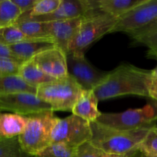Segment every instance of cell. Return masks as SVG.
I'll use <instances>...</instances> for the list:
<instances>
[{
	"label": "cell",
	"instance_id": "obj_1",
	"mask_svg": "<svg viewBox=\"0 0 157 157\" xmlns=\"http://www.w3.org/2000/svg\"><path fill=\"white\" fill-rule=\"evenodd\" d=\"M151 71L123 64L109 72L103 82L94 89L99 101L112 99L125 95L149 98L148 83Z\"/></svg>",
	"mask_w": 157,
	"mask_h": 157
},
{
	"label": "cell",
	"instance_id": "obj_2",
	"mask_svg": "<svg viewBox=\"0 0 157 157\" xmlns=\"http://www.w3.org/2000/svg\"><path fill=\"white\" fill-rule=\"evenodd\" d=\"M91 143L106 154L124 155L135 151L151 127L135 130H121L100 124L90 123ZM153 127V126H152Z\"/></svg>",
	"mask_w": 157,
	"mask_h": 157
},
{
	"label": "cell",
	"instance_id": "obj_3",
	"mask_svg": "<svg viewBox=\"0 0 157 157\" xmlns=\"http://www.w3.org/2000/svg\"><path fill=\"white\" fill-rule=\"evenodd\" d=\"M26 127L18 136L22 149L31 156H37L52 144V129L58 119L53 111L26 116Z\"/></svg>",
	"mask_w": 157,
	"mask_h": 157
},
{
	"label": "cell",
	"instance_id": "obj_4",
	"mask_svg": "<svg viewBox=\"0 0 157 157\" xmlns=\"http://www.w3.org/2000/svg\"><path fill=\"white\" fill-rule=\"evenodd\" d=\"M81 86L69 75L40 85L35 94L49 104L52 111H71L83 94Z\"/></svg>",
	"mask_w": 157,
	"mask_h": 157
},
{
	"label": "cell",
	"instance_id": "obj_5",
	"mask_svg": "<svg viewBox=\"0 0 157 157\" xmlns=\"http://www.w3.org/2000/svg\"><path fill=\"white\" fill-rule=\"evenodd\" d=\"M119 18L95 12L83 18L78 32L68 48V52H83L92 43L110 32Z\"/></svg>",
	"mask_w": 157,
	"mask_h": 157
},
{
	"label": "cell",
	"instance_id": "obj_6",
	"mask_svg": "<svg viewBox=\"0 0 157 157\" xmlns=\"http://www.w3.org/2000/svg\"><path fill=\"white\" fill-rule=\"evenodd\" d=\"M156 121L157 106L149 104L121 113H102L95 122L117 130H135L152 127Z\"/></svg>",
	"mask_w": 157,
	"mask_h": 157
},
{
	"label": "cell",
	"instance_id": "obj_7",
	"mask_svg": "<svg viewBox=\"0 0 157 157\" xmlns=\"http://www.w3.org/2000/svg\"><path fill=\"white\" fill-rule=\"evenodd\" d=\"M91 139L90 123L73 114L63 119L58 118L52 129V144H64L76 148Z\"/></svg>",
	"mask_w": 157,
	"mask_h": 157
},
{
	"label": "cell",
	"instance_id": "obj_8",
	"mask_svg": "<svg viewBox=\"0 0 157 157\" xmlns=\"http://www.w3.org/2000/svg\"><path fill=\"white\" fill-rule=\"evenodd\" d=\"M68 74L84 90H93L106 78L109 72L102 71L92 66L83 52L66 53Z\"/></svg>",
	"mask_w": 157,
	"mask_h": 157
},
{
	"label": "cell",
	"instance_id": "obj_9",
	"mask_svg": "<svg viewBox=\"0 0 157 157\" xmlns=\"http://www.w3.org/2000/svg\"><path fill=\"white\" fill-rule=\"evenodd\" d=\"M0 110L26 117L49 110L52 111L51 106L35 94L25 91L0 95Z\"/></svg>",
	"mask_w": 157,
	"mask_h": 157
},
{
	"label": "cell",
	"instance_id": "obj_10",
	"mask_svg": "<svg viewBox=\"0 0 157 157\" xmlns=\"http://www.w3.org/2000/svg\"><path fill=\"white\" fill-rule=\"evenodd\" d=\"M157 18V0H144L119 18L109 33L135 32Z\"/></svg>",
	"mask_w": 157,
	"mask_h": 157
},
{
	"label": "cell",
	"instance_id": "obj_11",
	"mask_svg": "<svg viewBox=\"0 0 157 157\" xmlns=\"http://www.w3.org/2000/svg\"><path fill=\"white\" fill-rule=\"evenodd\" d=\"M98 11L96 0H62L58 9L52 13L43 16L27 18L22 21H45V22L62 21V20L82 18Z\"/></svg>",
	"mask_w": 157,
	"mask_h": 157
},
{
	"label": "cell",
	"instance_id": "obj_12",
	"mask_svg": "<svg viewBox=\"0 0 157 157\" xmlns=\"http://www.w3.org/2000/svg\"><path fill=\"white\" fill-rule=\"evenodd\" d=\"M32 60L45 74L54 79L69 76L66 53L57 46L38 54Z\"/></svg>",
	"mask_w": 157,
	"mask_h": 157
},
{
	"label": "cell",
	"instance_id": "obj_13",
	"mask_svg": "<svg viewBox=\"0 0 157 157\" xmlns=\"http://www.w3.org/2000/svg\"><path fill=\"white\" fill-rule=\"evenodd\" d=\"M83 18L84 17L49 21L50 35L52 40L55 41L57 47L62 49L66 53H67L69 44L78 32Z\"/></svg>",
	"mask_w": 157,
	"mask_h": 157
},
{
	"label": "cell",
	"instance_id": "obj_14",
	"mask_svg": "<svg viewBox=\"0 0 157 157\" xmlns=\"http://www.w3.org/2000/svg\"><path fill=\"white\" fill-rule=\"evenodd\" d=\"M56 46L52 39H28L9 46L11 52L22 63L33 58L44 51Z\"/></svg>",
	"mask_w": 157,
	"mask_h": 157
},
{
	"label": "cell",
	"instance_id": "obj_15",
	"mask_svg": "<svg viewBox=\"0 0 157 157\" xmlns=\"http://www.w3.org/2000/svg\"><path fill=\"white\" fill-rule=\"evenodd\" d=\"M98 102L99 100L93 90H83L71 111L73 115L88 122H95L102 113L99 110Z\"/></svg>",
	"mask_w": 157,
	"mask_h": 157
},
{
	"label": "cell",
	"instance_id": "obj_16",
	"mask_svg": "<svg viewBox=\"0 0 157 157\" xmlns=\"http://www.w3.org/2000/svg\"><path fill=\"white\" fill-rule=\"evenodd\" d=\"M26 116L16 113H2L0 116V138L11 139L23 133L26 127Z\"/></svg>",
	"mask_w": 157,
	"mask_h": 157
},
{
	"label": "cell",
	"instance_id": "obj_17",
	"mask_svg": "<svg viewBox=\"0 0 157 157\" xmlns=\"http://www.w3.org/2000/svg\"><path fill=\"white\" fill-rule=\"evenodd\" d=\"M18 75L28 85L35 88L56 80L45 74L36 65L32 58L20 65Z\"/></svg>",
	"mask_w": 157,
	"mask_h": 157
},
{
	"label": "cell",
	"instance_id": "obj_18",
	"mask_svg": "<svg viewBox=\"0 0 157 157\" xmlns=\"http://www.w3.org/2000/svg\"><path fill=\"white\" fill-rule=\"evenodd\" d=\"M144 0H96L97 9L103 13L120 18Z\"/></svg>",
	"mask_w": 157,
	"mask_h": 157
},
{
	"label": "cell",
	"instance_id": "obj_19",
	"mask_svg": "<svg viewBox=\"0 0 157 157\" xmlns=\"http://www.w3.org/2000/svg\"><path fill=\"white\" fill-rule=\"evenodd\" d=\"M15 26L20 29L28 39H52L49 22L35 21H17Z\"/></svg>",
	"mask_w": 157,
	"mask_h": 157
},
{
	"label": "cell",
	"instance_id": "obj_20",
	"mask_svg": "<svg viewBox=\"0 0 157 157\" xmlns=\"http://www.w3.org/2000/svg\"><path fill=\"white\" fill-rule=\"evenodd\" d=\"M22 91L36 94V88L28 85L18 75L0 77V95Z\"/></svg>",
	"mask_w": 157,
	"mask_h": 157
},
{
	"label": "cell",
	"instance_id": "obj_21",
	"mask_svg": "<svg viewBox=\"0 0 157 157\" xmlns=\"http://www.w3.org/2000/svg\"><path fill=\"white\" fill-rule=\"evenodd\" d=\"M61 2L62 0H38L32 10L28 13L22 14L16 21L49 15L58 9Z\"/></svg>",
	"mask_w": 157,
	"mask_h": 157
},
{
	"label": "cell",
	"instance_id": "obj_22",
	"mask_svg": "<svg viewBox=\"0 0 157 157\" xmlns=\"http://www.w3.org/2000/svg\"><path fill=\"white\" fill-rule=\"evenodd\" d=\"M21 15L12 0H0V28L14 25Z\"/></svg>",
	"mask_w": 157,
	"mask_h": 157
},
{
	"label": "cell",
	"instance_id": "obj_23",
	"mask_svg": "<svg viewBox=\"0 0 157 157\" xmlns=\"http://www.w3.org/2000/svg\"><path fill=\"white\" fill-rule=\"evenodd\" d=\"M0 157H35L28 154L22 149L18 136L4 139L0 138Z\"/></svg>",
	"mask_w": 157,
	"mask_h": 157
},
{
	"label": "cell",
	"instance_id": "obj_24",
	"mask_svg": "<svg viewBox=\"0 0 157 157\" xmlns=\"http://www.w3.org/2000/svg\"><path fill=\"white\" fill-rule=\"evenodd\" d=\"M28 40L26 35L15 25L0 28V44L9 47Z\"/></svg>",
	"mask_w": 157,
	"mask_h": 157
},
{
	"label": "cell",
	"instance_id": "obj_25",
	"mask_svg": "<svg viewBox=\"0 0 157 157\" xmlns=\"http://www.w3.org/2000/svg\"><path fill=\"white\" fill-rule=\"evenodd\" d=\"M75 149L64 144H52L35 157H71Z\"/></svg>",
	"mask_w": 157,
	"mask_h": 157
},
{
	"label": "cell",
	"instance_id": "obj_26",
	"mask_svg": "<svg viewBox=\"0 0 157 157\" xmlns=\"http://www.w3.org/2000/svg\"><path fill=\"white\" fill-rule=\"evenodd\" d=\"M138 150L148 153L157 156V126L154 125L148 131L143 140L140 144Z\"/></svg>",
	"mask_w": 157,
	"mask_h": 157
},
{
	"label": "cell",
	"instance_id": "obj_27",
	"mask_svg": "<svg viewBox=\"0 0 157 157\" xmlns=\"http://www.w3.org/2000/svg\"><path fill=\"white\" fill-rule=\"evenodd\" d=\"M106 153L95 146L87 141L75 149L71 157H105Z\"/></svg>",
	"mask_w": 157,
	"mask_h": 157
},
{
	"label": "cell",
	"instance_id": "obj_28",
	"mask_svg": "<svg viewBox=\"0 0 157 157\" xmlns=\"http://www.w3.org/2000/svg\"><path fill=\"white\" fill-rule=\"evenodd\" d=\"M21 64L15 61L0 58V77L18 75Z\"/></svg>",
	"mask_w": 157,
	"mask_h": 157
},
{
	"label": "cell",
	"instance_id": "obj_29",
	"mask_svg": "<svg viewBox=\"0 0 157 157\" xmlns=\"http://www.w3.org/2000/svg\"><path fill=\"white\" fill-rule=\"evenodd\" d=\"M156 31H157V18H155L153 21H151V22L149 23L148 25H146V26L138 29V30L135 31V32H130V33H129L128 35H129L134 41V40L138 39V38H141V37L145 36V35H149V34L152 33V32H156Z\"/></svg>",
	"mask_w": 157,
	"mask_h": 157
},
{
	"label": "cell",
	"instance_id": "obj_30",
	"mask_svg": "<svg viewBox=\"0 0 157 157\" xmlns=\"http://www.w3.org/2000/svg\"><path fill=\"white\" fill-rule=\"evenodd\" d=\"M133 43L146 46L150 51L157 50V31L134 40Z\"/></svg>",
	"mask_w": 157,
	"mask_h": 157
},
{
	"label": "cell",
	"instance_id": "obj_31",
	"mask_svg": "<svg viewBox=\"0 0 157 157\" xmlns=\"http://www.w3.org/2000/svg\"><path fill=\"white\" fill-rule=\"evenodd\" d=\"M12 1L19 9L21 13L25 14L32 10L38 0H12Z\"/></svg>",
	"mask_w": 157,
	"mask_h": 157
},
{
	"label": "cell",
	"instance_id": "obj_32",
	"mask_svg": "<svg viewBox=\"0 0 157 157\" xmlns=\"http://www.w3.org/2000/svg\"><path fill=\"white\" fill-rule=\"evenodd\" d=\"M0 58H6V59H10L12 61H15L16 62L19 63L20 64H22V61H20L15 55H13L12 52H11L9 47L3 44H0Z\"/></svg>",
	"mask_w": 157,
	"mask_h": 157
},
{
	"label": "cell",
	"instance_id": "obj_33",
	"mask_svg": "<svg viewBox=\"0 0 157 157\" xmlns=\"http://www.w3.org/2000/svg\"><path fill=\"white\" fill-rule=\"evenodd\" d=\"M148 92L149 98L155 100L157 102V79L151 77L148 83Z\"/></svg>",
	"mask_w": 157,
	"mask_h": 157
},
{
	"label": "cell",
	"instance_id": "obj_34",
	"mask_svg": "<svg viewBox=\"0 0 157 157\" xmlns=\"http://www.w3.org/2000/svg\"><path fill=\"white\" fill-rule=\"evenodd\" d=\"M131 157H157V156H153V155L148 154V153H144V152L141 151V150H138L133 151Z\"/></svg>",
	"mask_w": 157,
	"mask_h": 157
},
{
	"label": "cell",
	"instance_id": "obj_35",
	"mask_svg": "<svg viewBox=\"0 0 157 157\" xmlns=\"http://www.w3.org/2000/svg\"><path fill=\"white\" fill-rule=\"evenodd\" d=\"M132 153H127V154H124V155H119V154H106L105 157H131L132 156Z\"/></svg>",
	"mask_w": 157,
	"mask_h": 157
},
{
	"label": "cell",
	"instance_id": "obj_36",
	"mask_svg": "<svg viewBox=\"0 0 157 157\" xmlns=\"http://www.w3.org/2000/svg\"><path fill=\"white\" fill-rule=\"evenodd\" d=\"M147 55L149 58L157 59V50H155V51L149 50V52H148L147 53Z\"/></svg>",
	"mask_w": 157,
	"mask_h": 157
},
{
	"label": "cell",
	"instance_id": "obj_37",
	"mask_svg": "<svg viewBox=\"0 0 157 157\" xmlns=\"http://www.w3.org/2000/svg\"><path fill=\"white\" fill-rule=\"evenodd\" d=\"M151 77L157 79V66L154 69L151 70Z\"/></svg>",
	"mask_w": 157,
	"mask_h": 157
},
{
	"label": "cell",
	"instance_id": "obj_38",
	"mask_svg": "<svg viewBox=\"0 0 157 157\" xmlns=\"http://www.w3.org/2000/svg\"><path fill=\"white\" fill-rule=\"evenodd\" d=\"M1 115H2V110H0V116H1Z\"/></svg>",
	"mask_w": 157,
	"mask_h": 157
}]
</instances>
